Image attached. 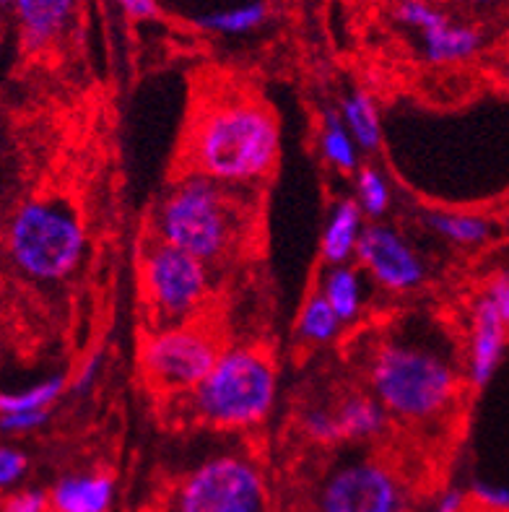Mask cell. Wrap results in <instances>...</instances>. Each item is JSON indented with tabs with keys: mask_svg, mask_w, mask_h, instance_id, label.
Returning a JSON list of instances; mask_svg holds the SVG:
<instances>
[{
	"mask_svg": "<svg viewBox=\"0 0 509 512\" xmlns=\"http://www.w3.org/2000/svg\"><path fill=\"white\" fill-rule=\"evenodd\" d=\"M281 154V130L268 107L252 99H226L208 107L193 130L195 172L250 185L271 175Z\"/></svg>",
	"mask_w": 509,
	"mask_h": 512,
	"instance_id": "1",
	"label": "cell"
},
{
	"mask_svg": "<svg viewBox=\"0 0 509 512\" xmlns=\"http://www.w3.org/2000/svg\"><path fill=\"white\" fill-rule=\"evenodd\" d=\"M374 398L387 414L426 422L445 414L460 393L455 364L434 346L419 341H387L369 364Z\"/></svg>",
	"mask_w": 509,
	"mask_h": 512,
	"instance_id": "2",
	"label": "cell"
},
{
	"mask_svg": "<svg viewBox=\"0 0 509 512\" xmlns=\"http://www.w3.org/2000/svg\"><path fill=\"white\" fill-rule=\"evenodd\" d=\"M239 208L232 185L203 172L174 182L156 211V240L185 250L203 263L224 260L237 245Z\"/></svg>",
	"mask_w": 509,
	"mask_h": 512,
	"instance_id": "3",
	"label": "cell"
},
{
	"mask_svg": "<svg viewBox=\"0 0 509 512\" xmlns=\"http://www.w3.org/2000/svg\"><path fill=\"white\" fill-rule=\"evenodd\" d=\"M276 393L273 359L258 346H234L221 351L190 398L200 422L216 429H252L268 419Z\"/></svg>",
	"mask_w": 509,
	"mask_h": 512,
	"instance_id": "4",
	"label": "cell"
},
{
	"mask_svg": "<svg viewBox=\"0 0 509 512\" xmlns=\"http://www.w3.org/2000/svg\"><path fill=\"white\" fill-rule=\"evenodd\" d=\"M6 253L26 279L52 284L68 279L84 260L86 229L76 208L63 198H32L13 211Z\"/></svg>",
	"mask_w": 509,
	"mask_h": 512,
	"instance_id": "5",
	"label": "cell"
},
{
	"mask_svg": "<svg viewBox=\"0 0 509 512\" xmlns=\"http://www.w3.org/2000/svg\"><path fill=\"white\" fill-rule=\"evenodd\" d=\"M169 512H268L263 468L247 455H213L177 481Z\"/></svg>",
	"mask_w": 509,
	"mask_h": 512,
	"instance_id": "6",
	"label": "cell"
},
{
	"mask_svg": "<svg viewBox=\"0 0 509 512\" xmlns=\"http://www.w3.org/2000/svg\"><path fill=\"white\" fill-rule=\"evenodd\" d=\"M143 289L159 328L193 323L211 294L208 263L156 240L143 258Z\"/></svg>",
	"mask_w": 509,
	"mask_h": 512,
	"instance_id": "7",
	"label": "cell"
},
{
	"mask_svg": "<svg viewBox=\"0 0 509 512\" xmlns=\"http://www.w3.org/2000/svg\"><path fill=\"white\" fill-rule=\"evenodd\" d=\"M411 494L393 466L377 458L338 463L315 494L317 512H408Z\"/></svg>",
	"mask_w": 509,
	"mask_h": 512,
	"instance_id": "8",
	"label": "cell"
},
{
	"mask_svg": "<svg viewBox=\"0 0 509 512\" xmlns=\"http://www.w3.org/2000/svg\"><path fill=\"white\" fill-rule=\"evenodd\" d=\"M219 338L195 323L159 328L143 346L149 383L169 393H193L221 354Z\"/></svg>",
	"mask_w": 509,
	"mask_h": 512,
	"instance_id": "9",
	"label": "cell"
},
{
	"mask_svg": "<svg viewBox=\"0 0 509 512\" xmlns=\"http://www.w3.org/2000/svg\"><path fill=\"white\" fill-rule=\"evenodd\" d=\"M356 258L361 268L372 276L382 289L393 294H406L419 289L426 279L424 260L413 250L411 242L387 224L364 227Z\"/></svg>",
	"mask_w": 509,
	"mask_h": 512,
	"instance_id": "10",
	"label": "cell"
},
{
	"mask_svg": "<svg viewBox=\"0 0 509 512\" xmlns=\"http://www.w3.org/2000/svg\"><path fill=\"white\" fill-rule=\"evenodd\" d=\"M509 341V325L481 294L473 305L471 315V338H468V364H465V377L471 388L481 390L494 380L499 364L504 359Z\"/></svg>",
	"mask_w": 509,
	"mask_h": 512,
	"instance_id": "11",
	"label": "cell"
},
{
	"mask_svg": "<svg viewBox=\"0 0 509 512\" xmlns=\"http://www.w3.org/2000/svg\"><path fill=\"white\" fill-rule=\"evenodd\" d=\"M78 3L81 0H16L11 16L24 50L42 52L60 42L76 19Z\"/></svg>",
	"mask_w": 509,
	"mask_h": 512,
	"instance_id": "12",
	"label": "cell"
},
{
	"mask_svg": "<svg viewBox=\"0 0 509 512\" xmlns=\"http://www.w3.org/2000/svg\"><path fill=\"white\" fill-rule=\"evenodd\" d=\"M421 55L432 65H455L473 60L484 47V34L473 24L455 21L450 13H439V19L419 32Z\"/></svg>",
	"mask_w": 509,
	"mask_h": 512,
	"instance_id": "13",
	"label": "cell"
},
{
	"mask_svg": "<svg viewBox=\"0 0 509 512\" xmlns=\"http://www.w3.org/2000/svg\"><path fill=\"white\" fill-rule=\"evenodd\" d=\"M47 494L52 512H110L115 502V476L104 471L68 474Z\"/></svg>",
	"mask_w": 509,
	"mask_h": 512,
	"instance_id": "14",
	"label": "cell"
},
{
	"mask_svg": "<svg viewBox=\"0 0 509 512\" xmlns=\"http://www.w3.org/2000/svg\"><path fill=\"white\" fill-rule=\"evenodd\" d=\"M361 234H364V211L359 208L356 198H343L333 206L330 219L325 224L320 253L328 266H343L356 258Z\"/></svg>",
	"mask_w": 509,
	"mask_h": 512,
	"instance_id": "15",
	"label": "cell"
},
{
	"mask_svg": "<svg viewBox=\"0 0 509 512\" xmlns=\"http://www.w3.org/2000/svg\"><path fill=\"white\" fill-rule=\"evenodd\" d=\"M341 442H364L380 437L387 427V411L377 398L351 396L336 406Z\"/></svg>",
	"mask_w": 509,
	"mask_h": 512,
	"instance_id": "16",
	"label": "cell"
},
{
	"mask_svg": "<svg viewBox=\"0 0 509 512\" xmlns=\"http://www.w3.org/2000/svg\"><path fill=\"white\" fill-rule=\"evenodd\" d=\"M426 224L442 240L458 247H478L491 240L494 224L481 214H463V211H434L426 216Z\"/></svg>",
	"mask_w": 509,
	"mask_h": 512,
	"instance_id": "17",
	"label": "cell"
},
{
	"mask_svg": "<svg viewBox=\"0 0 509 512\" xmlns=\"http://www.w3.org/2000/svg\"><path fill=\"white\" fill-rule=\"evenodd\" d=\"M341 117L361 151H377L382 143L380 110L367 91L354 89L341 102Z\"/></svg>",
	"mask_w": 509,
	"mask_h": 512,
	"instance_id": "18",
	"label": "cell"
},
{
	"mask_svg": "<svg viewBox=\"0 0 509 512\" xmlns=\"http://www.w3.org/2000/svg\"><path fill=\"white\" fill-rule=\"evenodd\" d=\"M330 302V307L338 312L343 323H354L364 307V284L356 268L348 263L343 266H330L323 279V289H317Z\"/></svg>",
	"mask_w": 509,
	"mask_h": 512,
	"instance_id": "19",
	"label": "cell"
},
{
	"mask_svg": "<svg viewBox=\"0 0 509 512\" xmlns=\"http://www.w3.org/2000/svg\"><path fill=\"white\" fill-rule=\"evenodd\" d=\"M320 151L323 159L336 167L338 172H356L359 169V143L354 141L351 130L343 123L341 112L328 110L323 115V128H320Z\"/></svg>",
	"mask_w": 509,
	"mask_h": 512,
	"instance_id": "20",
	"label": "cell"
},
{
	"mask_svg": "<svg viewBox=\"0 0 509 512\" xmlns=\"http://www.w3.org/2000/svg\"><path fill=\"white\" fill-rule=\"evenodd\" d=\"M268 19V6L255 0V3H242V6L221 8V11H208L195 19V24L203 32L224 34V37H239V34H250L265 24Z\"/></svg>",
	"mask_w": 509,
	"mask_h": 512,
	"instance_id": "21",
	"label": "cell"
},
{
	"mask_svg": "<svg viewBox=\"0 0 509 512\" xmlns=\"http://www.w3.org/2000/svg\"><path fill=\"white\" fill-rule=\"evenodd\" d=\"M343 320L320 292L312 294L302 307L297 333L307 344H330L341 333Z\"/></svg>",
	"mask_w": 509,
	"mask_h": 512,
	"instance_id": "22",
	"label": "cell"
},
{
	"mask_svg": "<svg viewBox=\"0 0 509 512\" xmlns=\"http://www.w3.org/2000/svg\"><path fill=\"white\" fill-rule=\"evenodd\" d=\"M68 388V377L52 375L34 388L19 393H0V414H16V411H42L50 409Z\"/></svg>",
	"mask_w": 509,
	"mask_h": 512,
	"instance_id": "23",
	"label": "cell"
},
{
	"mask_svg": "<svg viewBox=\"0 0 509 512\" xmlns=\"http://www.w3.org/2000/svg\"><path fill=\"white\" fill-rule=\"evenodd\" d=\"M393 201V190L385 172L377 167L356 169V203L369 219H382Z\"/></svg>",
	"mask_w": 509,
	"mask_h": 512,
	"instance_id": "24",
	"label": "cell"
},
{
	"mask_svg": "<svg viewBox=\"0 0 509 512\" xmlns=\"http://www.w3.org/2000/svg\"><path fill=\"white\" fill-rule=\"evenodd\" d=\"M302 432L310 437L312 442H320V445H336V442H341L336 411L325 409V406H312V409L304 411Z\"/></svg>",
	"mask_w": 509,
	"mask_h": 512,
	"instance_id": "25",
	"label": "cell"
},
{
	"mask_svg": "<svg viewBox=\"0 0 509 512\" xmlns=\"http://www.w3.org/2000/svg\"><path fill=\"white\" fill-rule=\"evenodd\" d=\"M471 505H476L481 512H509V487L499 481L476 479L468 487Z\"/></svg>",
	"mask_w": 509,
	"mask_h": 512,
	"instance_id": "26",
	"label": "cell"
},
{
	"mask_svg": "<svg viewBox=\"0 0 509 512\" xmlns=\"http://www.w3.org/2000/svg\"><path fill=\"white\" fill-rule=\"evenodd\" d=\"M0 512H52L50 494L39 489H21L0 502Z\"/></svg>",
	"mask_w": 509,
	"mask_h": 512,
	"instance_id": "27",
	"label": "cell"
},
{
	"mask_svg": "<svg viewBox=\"0 0 509 512\" xmlns=\"http://www.w3.org/2000/svg\"><path fill=\"white\" fill-rule=\"evenodd\" d=\"M26 468H29V461L21 450L0 445V489L16 487L26 476Z\"/></svg>",
	"mask_w": 509,
	"mask_h": 512,
	"instance_id": "28",
	"label": "cell"
},
{
	"mask_svg": "<svg viewBox=\"0 0 509 512\" xmlns=\"http://www.w3.org/2000/svg\"><path fill=\"white\" fill-rule=\"evenodd\" d=\"M47 419H50V409L0 414V432H8V435H26V432H34V429L45 427Z\"/></svg>",
	"mask_w": 509,
	"mask_h": 512,
	"instance_id": "29",
	"label": "cell"
},
{
	"mask_svg": "<svg viewBox=\"0 0 509 512\" xmlns=\"http://www.w3.org/2000/svg\"><path fill=\"white\" fill-rule=\"evenodd\" d=\"M484 297L489 299L491 305L497 307V312L504 318V323L509 325V271L497 273V276L486 284Z\"/></svg>",
	"mask_w": 509,
	"mask_h": 512,
	"instance_id": "30",
	"label": "cell"
},
{
	"mask_svg": "<svg viewBox=\"0 0 509 512\" xmlns=\"http://www.w3.org/2000/svg\"><path fill=\"white\" fill-rule=\"evenodd\" d=\"M468 507H471V494L460 487H450L445 492H439L432 512H468Z\"/></svg>",
	"mask_w": 509,
	"mask_h": 512,
	"instance_id": "31",
	"label": "cell"
},
{
	"mask_svg": "<svg viewBox=\"0 0 509 512\" xmlns=\"http://www.w3.org/2000/svg\"><path fill=\"white\" fill-rule=\"evenodd\" d=\"M99 372H102V354H94V357H89L84 364H81L78 375L73 377V383H71L73 393H89V390L94 388V383L99 380Z\"/></svg>",
	"mask_w": 509,
	"mask_h": 512,
	"instance_id": "32",
	"label": "cell"
},
{
	"mask_svg": "<svg viewBox=\"0 0 509 512\" xmlns=\"http://www.w3.org/2000/svg\"><path fill=\"white\" fill-rule=\"evenodd\" d=\"M125 16L133 21H154L162 16V6L159 0H117Z\"/></svg>",
	"mask_w": 509,
	"mask_h": 512,
	"instance_id": "33",
	"label": "cell"
},
{
	"mask_svg": "<svg viewBox=\"0 0 509 512\" xmlns=\"http://www.w3.org/2000/svg\"><path fill=\"white\" fill-rule=\"evenodd\" d=\"M458 3H463L465 8H473V11H484V8L497 6L499 0H458Z\"/></svg>",
	"mask_w": 509,
	"mask_h": 512,
	"instance_id": "34",
	"label": "cell"
},
{
	"mask_svg": "<svg viewBox=\"0 0 509 512\" xmlns=\"http://www.w3.org/2000/svg\"><path fill=\"white\" fill-rule=\"evenodd\" d=\"M13 3H16V0H0V16H8V13H13Z\"/></svg>",
	"mask_w": 509,
	"mask_h": 512,
	"instance_id": "35",
	"label": "cell"
},
{
	"mask_svg": "<svg viewBox=\"0 0 509 512\" xmlns=\"http://www.w3.org/2000/svg\"><path fill=\"white\" fill-rule=\"evenodd\" d=\"M3 247H6V240H3V237H0V253H3Z\"/></svg>",
	"mask_w": 509,
	"mask_h": 512,
	"instance_id": "36",
	"label": "cell"
},
{
	"mask_svg": "<svg viewBox=\"0 0 509 512\" xmlns=\"http://www.w3.org/2000/svg\"><path fill=\"white\" fill-rule=\"evenodd\" d=\"M507 81H509V71H507Z\"/></svg>",
	"mask_w": 509,
	"mask_h": 512,
	"instance_id": "37",
	"label": "cell"
}]
</instances>
